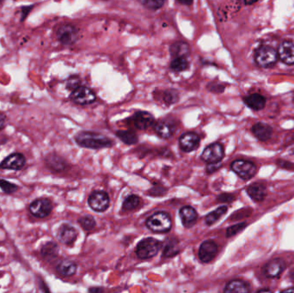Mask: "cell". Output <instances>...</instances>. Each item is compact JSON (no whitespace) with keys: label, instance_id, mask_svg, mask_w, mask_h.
Returning a JSON list of instances; mask_svg holds the SVG:
<instances>
[{"label":"cell","instance_id":"obj_1","mask_svg":"<svg viewBox=\"0 0 294 293\" xmlns=\"http://www.w3.org/2000/svg\"><path fill=\"white\" fill-rule=\"evenodd\" d=\"M75 141L81 147L94 150L109 148L113 145V142L109 137L102 134L89 131H83L77 134Z\"/></svg>","mask_w":294,"mask_h":293},{"label":"cell","instance_id":"obj_2","mask_svg":"<svg viewBox=\"0 0 294 293\" xmlns=\"http://www.w3.org/2000/svg\"><path fill=\"white\" fill-rule=\"evenodd\" d=\"M172 225L170 214L158 212L153 214L146 220V226L155 233H165L169 232Z\"/></svg>","mask_w":294,"mask_h":293},{"label":"cell","instance_id":"obj_3","mask_svg":"<svg viewBox=\"0 0 294 293\" xmlns=\"http://www.w3.org/2000/svg\"><path fill=\"white\" fill-rule=\"evenodd\" d=\"M278 53L269 46H261L255 52V60L260 67L270 68L275 65L278 60Z\"/></svg>","mask_w":294,"mask_h":293},{"label":"cell","instance_id":"obj_4","mask_svg":"<svg viewBox=\"0 0 294 293\" xmlns=\"http://www.w3.org/2000/svg\"><path fill=\"white\" fill-rule=\"evenodd\" d=\"M160 246L161 243L157 239L152 237L143 239L138 243V246L136 248L137 256L143 260L155 256L159 251Z\"/></svg>","mask_w":294,"mask_h":293},{"label":"cell","instance_id":"obj_5","mask_svg":"<svg viewBox=\"0 0 294 293\" xmlns=\"http://www.w3.org/2000/svg\"><path fill=\"white\" fill-rule=\"evenodd\" d=\"M232 170L243 180H250L256 173V166L254 163L246 160H235L231 165Z\"/></svg>","mask_w":294,"mask_h":293},{"label":"cell","instance_id":"obj_6","mask_svg":"<svg viewBox=\"0 0 294 293\" xmlns=\"http://www.w3.org/2000/svg\"><path fill=\"white\" fill-rule=\"evenodd\" d=\"M71 100L78 105H89L93 103L97 97L91 89L85 86H79L72 92Z\"/></svg>","mask_w":294,"mask_h":293},{"label":"cell","instance_id":"obj_7","mask_svg":"<svg viewBox=\"0 0 294 293\" xmlns=\"http://www.w3.org/2000/svg\"><path fill=\"white\" fill-rule=\"evenodd\" d=\"M224 156H225V152L221 144L214 143L212 145H208L207 148L204 150V152L201 154V159L209 164L218 163H220Z\"/></svg>","mask_w":294,"mask_h":293},{"label":"cell","instance_id":"obj_8","mask_svg":"<svg viewBox=\"0 0 294 293\" xmlns=\"http://www.w3.org/2000/svg\"><path fill=\"white\" fill-rule=\"evenodd\" d=\"M88 203L95 212L102 213L109 208V195L103 191H96L92 193L89 197Z\"/></svg>","mask_w":294,"mask_h":293},{"label":"cell","instance_id":"obj_9","mask_svg":"<svg viewBox=\"0 0 294 293\" xmlns=\"http://www.w3.org/2000/svg\"><path fill=\"white\" fill-rule=\"evenodd\" d=\"M53 205L49 199H37L34 200L29 206V212L35 217L43 218L51 214Z\"/></svg>","mask_w":294,"mask_h":293},{"label":"cell","instance_id":"obj_10","mask_svg":"<svg viewBox=\"0 0 294 293\" xmlns=\"http://www.w3.org/2000/svg\"><path fill=\"white\" fill-rule=\"evenodd\" d=\"M57 38L64 45H72L78 39V31L74 26L64 24L59 28Z\"/></svg>","mask_w":294,"mask_h":293},{"label":"cell","instance_id":"obj_11","mask_svg":"<svg viewBox=\"0 0 294 293\" xmlns=\"http://www.w3.org/2000/svg\"><path fill=\"white\" fill-rule=\"evenodd\" d=\"M218 253V246L214 241L207 240L201 243L199 250V257L204 263L213 261Z\"/></svg>","mask_w":294,"mask_h":293},{"label":"cell","instance_id":"obj_12","mask_svg":"<svg viewBox=\"0 0 294 293\" xmlns=\"http://www.w3.org/2000/svg\"><path fill=\"white\" fill-rule=\"evenodd\" d=\"M134 127L138 130H146L154 124L153 116L145 111H138L135 113L132 117Z\"/></svg>","mask_w":294,"mask_h":293},{"label":"cell","instance_id":"obj_13","mask_svg":"<svg viewBox=\"0 0 294 293\" xmlns=\"http://www.w3.org/2000/svg\"><path fill=\"white\" fill-rule=\"evenodd\" d=\"M25 163V156L21 153H14L0 163V168L4 170H20L24 167Z\"/></svg>","mask_w":294,"mask_h":293},{"label":"cell","instance_id":"obj_14","mask_svg":"<svg viewBox=\"0 0 294 293\" xmlns=\"http://www.w3.org/2000/svg\"><path fill=\"white\" fill-rule=\"evenodd\" d=\"M200 141L199 135H197L195 133H186L180 137L179 144L183 152H190L198 148V146L200 145Z\"/></svg>","mask_w":294,"mask_h":293},{"label":"cell","instance_id":"obj_15","mask_svg":"<svg viewBox=\"0 0 294 293\" xmlns=\"http://www.w3.org/2000/svg\"><path fill=\"white\" fill-rule=\"evenodd\" d=\"M57 236L62 243L70 245L75 242L77 236H78V232H77L76 229L73 226L67 225V224H64L59 228Z\"/></svg>","mask_w":294,"mask_h":293},{"label":"cell","instance_id":"obj_16","mask_svg":"<svg viewBox=\"0 0 294 293\" xmlns=\"http://www.w3.org/2000/svg\"><path fill=\"white\" fill-rule=\"evenodd\" d=\"M278 57L287 65H294V44L291 41H283L278 49Z\"/></svg>","mask_w":294,"mask_h":293},{"label":"cell","instance_id":"obj_17","mask_svg":"<svg viewBox=\"0 0 294 293\" xmlns=\"http://www.w3.org/2000/svg\"><path fill=\"white\" fill-rule=\"evenodd\" d=\"M285 268H286V264L283 260L280 258H276V259H273L266 264L264 273L266 276H268L269 278H277L281 274Z\"/></svg>","mask_w":294,"mask_h":293},{"label":"cell","instance_id":"obj_18","mask_svg":"<svg viewBox=\"0 0 294 293\" xmlns=\"http://www.w3.org/2000/svg\"><path fill=\"white\" fill-rule=\"evenodd\" d=\"M180 216L182 218L183 225L187 228H189L196 224L198 214L196 209L193 208L192 206H183L180 210Z\"/></svg>","mask_w":294,"mask_h":293},{"label":"cell","instance_id":"obj_19","mask_svg":"<svg viewBox=\"0 0 294 293\" xmlns=\"http://www.w3.org/2000/svg\"><path fill=\"white\" fill-rule=\"evenodd\" d=\"M252 133L259 140L267 141L272 136L273 128L267 124L259 122L252 127Z\"/></svg>","mask_w":294,"mask_h":293},{"label":"cell","instance_id":"obj_20","mask_svg":"<svg viewBox=\"0 0 294 293\" xmlns=\"http://www.w3.org/2000/svg\"><path fill=\"white\" fill-rule=\"evenodd\" d=\"M224 293H250V286L241 279H233L226 285Z\"/></svg>","mask_w":294,"mask_h":293},{"label":"cell","instance_id":"obj_21","mask_svg":"<svg viewBox=\"0 0 294 293\" xmlns=\"http://www.w3.org/2000/svg\"><path fill=\"white\" fill-rule=\"evenodd\" d=\"M245 104L253 110H261L266 105V99L260 94H251L243 98Z\"/></svg>","mask_w":294,"mask_h":293},{"label":"cell","instance_id":"obj_22","mask_svg":"<svg viewBox=\"0 0 294 293\" xmlns=\"http://www.w3.org/2000/svg\"><path fill=\"white\" fill-rule=\"evenodd\" d=\"M170 52L175 58H186L190 55V47L184 41H177L171 45Z\"/></svg>","mask_w":294,"mask_h":293},{"label":"cell","instance_id":"obj_23","mask_svg":"<svg viewBox=\"0 0 294 293\" xmlns=\"http://www.w3.org/2000/svg\"><path fill=\"white\" fill-rule=\"evenodd\" d=\"M247 193L251 199L256 202L262 201L267 195L265 186L261 183H253L249 186Z\"/></svg>","mask_w":294,"mask_h":293},{"label":"cell","instance_id":"obj_24","mask_svg":"<svg viewBox=\"0 0 294 293\" xmlns=\"http://www.w3.org/2000/svg\"><path fill=\"white\" fill-rule=\"evenodd\" d=\"M154 130L160 137L162 138H169L172 136L174 133L173 127L167 121H158L154 127Z\"/></svg>","mask_w":294,"mask_h":293},{"label":"cell","instance_id":"obj_25","mask_svg":"<svg viewBox=\"0 0 294 293\" xmlns=\"http://www.w3.org/2000/svg\"><path fill=\"white\" fill-rule=\"evenodd\" d=\"M77 266L76 263L73 261H70V260H65V261H62L57 266V271L65 277H70V276H73V274H75V273L77 271Z\"/></svg>","mask_w":294,"mask_h":293},{"label":"cell","instance_id":"obj_26","mask_svg":"<svg viewBox=\"0 0 294 293\" xmlns=\"http://www.w3.org/2000/svg\"><path fill=\"white\" fill-rule=\"evenodd\" d=\"M46 163H47V166L51 168L52 170H55V171L64 170L65 166H66L65 161L62 159L61 157L56 156L55 154H52V155L47 156Z\"/></svg>","mask_w":294,"mask_h":293},{"label":"cell","instance_id":"obj_27","mask_svg":"<svg viewBox=\"0 0 294 293\" xmlns=\"http://www.w3.org/2000/svg\"><path fill=\"white\" fill-rule=\"evenodd\" d=\"M117 137L126 145H135L138 142L137 135L132 131L120 130L117 133Z\"/></svg>","mask_w":294,"mask_h":293},{"label":"cell","instance_id":"obj_28","mask_svg":"<svg viewBox=\"0 0 294 293\" xmlns=\"http://www.w3.org/2000/svg\"><path fill=\"white\" fill-rule=\"evenodd\" d=\"M227 206H222L220 207H218V209L212 212L209 214H207V217H206V223L207 225H212L215 224L216 221H218L220 217L225 215L227 212Z\"/></svg>","mask_w":294,"mask_h":293},{"label":"cell","instance_id":"obj_29","mask_svg":"<svg viewBox=\"0 0 294 293\" xmlns=\"http://www.w3.org/2000/svg\"><path fill=\"white\" fill-rule=\"evenodd\" d=\"M40 253L44 258H54L58 253V246L55 243H47L42 247Z\"/></svg>","mask_w":294,"mask_h":293},{"label":"cell","instance_id":"obj_30","mask_svg":"<svg viewBox=\"0 0 294 293\" xmlns=\"http://www.w3.org/2000/svg\"><path fill=\"white\" fill-rule=\"evenodd\" d=\"M189 63L186 58H175L171 64V68L172 71L180 73L183 72L189 68Z\"/></svg>","mask_w":294,"mask_h":293},{"label":"cell","instance_id":"obj_31","mask_svg":"<svg viewBox=\"0 0 294 293\" xmlns=\"http://www.w3.org/2000/svg\"><path fill=\"white\" fill-rule=\"evenodd\" d=\"M139 204H140L139 197L133 195L128 196L127 199L124 200L122 208L126 211L135 210V208H137L139 206Z\"/></svg>","mask_w":294,"mask_h":293},{"label":"cell","instance_id":"obj_32","mask_svg":"<svg viewBox=\"0 0 294 293\" xmlns=\"http://www.w3.org/2000/svg\"><path fill=\"white\" fill-rule=\"evenodd\" d=\"M179 252V246L176 239H172L166 244L163 250V256L172 257L177 254Z\"/></svg>","mask_w":294,"mask_h":293},{"label":"cell","instance_id":"obj_33","mask_svg":"<svg viewBox=\"0 0 294 293\" xmlns=\"http://www.w3.org/2000/svg\"><path fill=\"white\" fill-rule=\"evenodd\" d=\"M78 223L81 225V227L84 229V231H91L94 228L96 225V221L94 217L91 216H84V217H80L78 219Z\"/></svg>","mask_w":294,"mask_h":293},{"label":"cell","instance_id":"obj_34","mask_svg":"<svg viewBox=\"0 0 294 293\" xmlns=\"http://www.w3.org/2000/svg\"><path fill=\"white\" fill-rule=\"evenodd\" d=\"M0 188H1L5 194L11 195V194H13V193L16 192V191H18L19 187L16 184L11 183L10 181H5V180L1 179V180H0Z\"/></svg>","mask_w":294,"mask_h":293},{"label":"cell","instance_id":"obj_35","mask_svg":"<svg viewBox=\"0 0 294 293\" xmlns=\"http://www.w3.org/2000/svg\"><path fill=\"white\" fill-rule=\"evenodd\" d=\"M177 92L173 90H168L163 93V101H165L166 104H174L178 101Z\"/></svg>","mask_w":294,"mask_h":293},{"label":"cell","instance_id":"obj_36","mask_svg":"<svg viewBox=\"0 0 294 293\" xmlns=\"http://www.w3.org/2000/svg\"><path fill=\"white\" fill-rule=\"evenodd\" d=\"M140 3L150 10H157L163 7L164 4V2L160 0H144V1H140Z\"/></svg>","mask_w":294,"mask_h":293},{"label":"cell","instance_id":"obj_37","mask_svg":"<svg viewBox=\"0 0 294 293\" xmlns=\"http://www.w3.org/2000/svg\"><path fill=\"white\" fill-rule=\"evenodd\" d=\"M246 227V224L245 223H241V224H237V225H233L231 226L230 228L227 229V232H226V235L227 237H231L233 235H236V233L241 232L243 229Z\"/></svg>","mask_w":294,"mask_h":293},{"label":"cell","instance_id":"obj_38","mask_svg":"<svg viewBox=\"0 0 294 293\" xmlns=\"http://www.w3.org/2000/svg\"><path fill=\"white\" fill-rule=\"evenodd\" d=\"M79 83L80 80L78 77H72L67 81L66 86L70 90H73V91L74 90H76L77 88L79 87Z\"/></svg>","mask_w":294,"mask_h":293},{"label":"cell","instance_id":"obj_39","mask_svg":"<svg viewBox=\"0 0 294 293\" xmlns=\"http://www.w3.org/2000/svg\"><path fill=\"white\" fill-rule=\"evenodd\" d=\"M220 166H221L220 163H212V164H209V165L207 166V172H208V173L215 172L216 170H218V169L220 168Z\"/></svg>","mask_w":294,"mask_h":293},{"label":"cell","instance_id":"obj_40","mask_svg":"<svg viewBox=\"0 0 294 293\" xmlns=\"http://www.w3.org/2000/svg\"><path fill=\"white\" fill-rule=\"evenodd\" d=\"M233 199H234V197L232 195H222L218 197V200L223 201V202H230Z\"/></svg>","mask_w":294,"mask_h":293},{"label":"cell","instance_id":"obj_41","mask_svg":"<svg viewBox=\"0 0 294 293\" xmlns=\"http://www.w3.org/2000/svg\"><path fill=\"white\" fill-rule=\"evenodd\" d=\"M33 8V5H30V6H23L22 7V11H23V16H22V21L24 20V19L26 18V16H28V13H29V11H31V9Z\"/></svg>","mask_w":294,"mask_h":293},{"label":"cell","instance_id":"obj_42","mask_svg":"<svg viewBox=\"0 0 294 293\" xmlns=\"http://www.w3.org/2000/svg\"><path fill=\"white\" fill-rule=\"evenodd\" d=\"M5 125V116L3 114H0V131L2 130Z\"/></svg>","mask_w":294,"mask_h":293},{"label":"cell","instance_id":"obj_43","mask_svg":"<svg viewBox=\"0 0 294 293\" xmlns=\"http://www.w3.org/2000/svg\"><path fill=\"white\" fill-rule=\"evenodd\" d=\"M102 288H99V287H94V288H91L90 289V293H102Z\"/></svg>","mask_w":294,"mask_h":293},{"label":"cell","instance_id":"obj_44","mask_svg":"<svg viewBox=\"0 0 294 293\" xmlns=\"http://www.w3.org/2000/svg\"><path fill=\"white\" fill-rule=\"evenodd\" d=\"M281 293H294V288H289V289L285 290Z\"/></svg>","mask_w":294,"mask_h":293},{"label":"cell","instance_id":"obj_45","mask_svg":"<svg viewBox=\"0 0 294 293\" xmlns=\"http://www.w3.org/2000/svg\"><path fill=\"white\" fill-rule=\"evenodd\" d=\"M256 293H271V291H269V290L263 289L260 290V291H258Z\"/></svg>","mask_w":294,"mask_h":293},{"label":"cell","instance_id":"obj_46","mask_svg":"<svg viewBox=\"0 0 294 293\" xmlns=\"http://www.w3.org/2000/svg\"></svg>","mask_w":294,"mask_h":293}]
</instances>
